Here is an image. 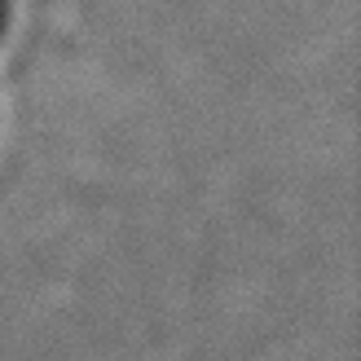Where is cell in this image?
I'll use <instances>...</instances> for the list:
<instances>
[{
    "instance_id": "1",
    "label": "cell",
    "mask_w": 361,
    "mask_h": 361,
    "mask_svg": "<svg viewBox=\"0 0 361 361\" xmlns=\"http://www.w3.org/2000/svg\"><path fill=\"white\" fill-rule=\"evenodd\" d=\"M0 23H5V0H0Z\"/></svg>"
}]
</instances>
